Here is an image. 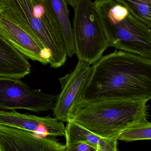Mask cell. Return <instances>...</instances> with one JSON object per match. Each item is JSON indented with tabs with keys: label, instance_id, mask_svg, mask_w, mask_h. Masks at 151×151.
<instances>
[{
	"label": "cell",
	"instance_id": "obj_1",
	"mask_svg": "<svg viewBox=\"0 0 151 151\" xmlns=\"http://www.w3.org/2000/svg\"><path fill=\"white\" fill-rule=\"evenodd\" d=\"M92 65L86 99H151V60L116 49Z\"/></svg>",
	"mask_w": 151,
	"mask_h": 151
},
{
	"label": "cell",
	"instance_id": "obj_2",
	"mask_svg": "<svg viewBox=\"0 0 151 151\" xmlns=\"http://www.w3.org/2000/svg\"><path fill=\"white\" fill-rule=\"evenodd\" d=\"M148 101L83 97L71 109L69 120L103 138L118 140L124 131L147 119Z\"/></svg>",
	"mask_w": 151,
	"mask_h": 151
},
{
	"label": "cell",
	"instance_id": "obj_3",
	"mask_svg": "<svg viewBox=\"0 0 151 151\" xmlns=\"http://www.w3.org/2000/svg\"><path fill=\"white\" fill-rule=\"evenodd\" d=\"M93 3L110 47L151 60V28L115 0Z\"/></svg>",
	"mask_w": 151,
	"mask_h": 151
},
{
	"label": "cell",
	"instance_id": "obj_4",
	"mask_svg": "<svg viewBox=\"0 0 151 151\" xmlns=\"http://www.w3.org/2000/svg\"><path fill=\"white\" fill-rule=\"evenodd\" d=\"M5 12L41 43L50 54L51 68H58L67 60L62 35L46 0H6Z\"/></svg>",
	"mask_w": 151,
	"mask_h": 151
},
{
	"label": "cell",
	"instance_id": "obj_5",
	"mask_svg": "<svg viewBox=\"0 0 151 151\" xmlns=\"http://www.w3.org/2000/svg\"><path fill=\"white\" fill-rule=\"evenodd\" d=\"M73 31L75 54L90 65L110 47L99 16L91 0H78L74 8Z\"/></svg>",
	"mask_w": 151,
	"mask_h": 151
},
{
	"label": "cell",
	"instance_id": "obj_6",
	"mask_svg": "<svg viewBox=\"0 0 151 151\" xmlns=\"http://www.w3.org/2000/svg\"><path fill=\"white\" fill-rule=\"evenodd\" d=\"M58 95L31 88L20 78L0 77V109L41 113L52 109Z\"/></svg>",
	"mask_w": 151,
	"mask_h": 151
},
{
	"label": "cell",
	"instance_id": "obj_7",
	"mask_svg": "<svg viewBox=\"0 0 151 151\" xmlns=\"http://www.w3.org/2000/svg\"><path fill=\"white\" fill-rule=\"evenodd\" d=\"M92 71L91 65L78 60L73 71L59 78L61 92L52 109L55 118L63 122L69 120L70 110L83 96Z\"/></svg>",
	"mask_w": 151,
	"mask_h": 151
},
{
	"label": "cell",
	"instance_id": "obj_8",
	"mask_svg": "<svg viewBox=\"0 0 151 151\" xmlns=\"http://www.w3.org/2000/svg\"><path fill=\"white\" fill-rule=\"evenodd\" d=\"M66 151L55 137L0 124V151Z\"/></svg>",
	"mask_w": 151,
	"mask_h": 151
},
{
	"label": "cell",
	"instance_id": "obj_9",
	"mask_svg": "<svg viewBox=\"0 0 151 151\" xmlns=\"http://www.w3.org/2000/svg\"><path fill=\"white\" fill-rule=\"evenodd\" d=\"M4 11L0 14V35L27 59L49 64L48 51Z\"/></svg>",
	"mask_w": 151,
	"mask_h": 151
},
{
	"label": "cell",
	"instance_id": "obj_10",
	"mask_svg": "<svg viewBox=\"0 0 151 151\" xmlns=\"http://www.w3.org/2000/svg\"><path fill=\"white\" fill-rule=\"evenodd\" d=\"M0 124L26 130L43 136L63 137L65 126L63 122L50 116L40 117L21 114L15 110L0 109Z\"/></svg>",
	"mask_w": 151,
	"mask_h": 151
},
{
	"label": "cell",
	"instance_id": "obj_11",
	"mask_svg": "<svg viewBox=\"0 0 151 151\" xmlns=\"http://www.w3.org/2000/svg\"><path fill=\"white\" fill-rule=\"evenodd\" d=\"M30 71L27 58L0 35V77L21 79Z\"/></svg>",
	"mask_w": 151,
	"mask_h": 151
},
{
	"label": "cell",
	"instance_id": "obj_12",
	"mask_svg": "<svg viewBox=\"0 0 151 151\" xmlns=\"http://www.w3.org/2000/svg\"><path fill=\"white\" fill-rule=\"evenodd\" d=\"M66 147L78 142L88 143L96 151H116L117 139L103 138L81 126L72 120L67 122L65 127Z\"/></svg>",
	"mask_w": 151,
	"mask_h": 151
},
{
	"label": "cell",
	"instance_id": "obj_13",
	"mask_svg": "<svg viewBox=\"0 0 151 151\" xmlns=\"http://www.w3.org/2000/svg\"><path fill=\"white\" fill-rule=\"evenodd\" d=\"M49 5L62 35L67 55L75 54L73 31L69 19L67 0H46Z\"/></svg>",
	"mask_w": 151,
	"mask_h": 151
},
{
	"label": "cell",
	"instance_id": "obj_14",
	"mask_svg": "<svg viewBox=\"0 0 151 151\" xmlns=\"http://www.w3.org/2000/svg\"><path fill=\"white\" fill-rule=\"evenodd\" d=\"M151 28V0H115Z\"/></svg>",
	"mask_w": 151,
	"mask_h": 151
},
{
	"label": "cell",
	"instance_id": "obj_15",
	"mask_svg": "<svg viewBox=\"0 0 151 151\" xmlns=\"http://www.w3.org/2000/svg\"><path fill=\"white\" fill-rule=\"evenodd\" d=\"M151 139V123L147 119L126 129L118 138V140L125 142Z\"/></svg>",
	"mask_w": 151,
	"mask_h": 151
},
{
	"label": "cell",
	"instance_id": "obj_16",
	"mask_svg": "<svg viewBox=\"0 0 151 151\" xmlns=\"http://www.w3.org/2000/svg\"><path fill=\"white\" fill-rule=\"evenodd\" d=\"M66 151H96V150L88 143L78 142L66 147Z\"/></svg>",
	"mask_w": 151,
	"mask_h": 151
},
{
	"label": "cell",
	"instance_id": "obj_17",
	"mask_svg": "<svg viewBox=\"0 0 151 151\" xmlns=\"http://www.w3.org/2000/svg\"><path fill=\"white\" fill-rule=\"evenodd\" d=\"M7 8L6 1V0H0V14H1L4 10Z\"/></svg>",
	"mask_w": 151,
	"mask_h": 151
},
{
	"label": "cell",
	"instance_id": "obj_18",
	"mask_svg": "<svg viewBox=\"0 0 151 151\" xmlns=\"http://www.w3.org/2000/svg\"><path fill=\"white\" fill-rule=\"evenodd\" d=\"M78 1V0H67L68 4L74 8L76 6Z\"/></svg>",
	"mask_w": 151,
	"mask_h": 151
},
{
	"label": "cell",
	"instance_id": "obj_19",
	"mask_svg": "<svg viewBox=\"0 0 151 151\" xmlns=\"http://www.w3.org/2000/svg\"><path fill=\"white\" fill-rule=\"evenodd\" d=\"M40 1H44L45 0H40Z\"/></svg>",
	"mask_w": 151,
	"mask_h": 151
}]
</instances>
